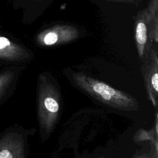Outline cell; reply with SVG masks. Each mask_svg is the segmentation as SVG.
Segmentation results:
<instances>
[{
  "mask_svg": "<svg viewBox=\"0 0 158 158\" xmlns=\"http://www.w3.org/2000/svg\"><path fill=\"white\" fill-rule=\"evenodd\" d=\"M73 80L81 89L110 107L122 110L138 109V103L133 97L103 82L81 73L74 74Z\"/></svg>",
  "mask_w": 158,
  "mask_h": 158,
  "instance_id": "6da1fadb",
  "label": "cell"
},
{
  "mask_svg": "<svg viewBox=\"0 0 158 158\" xmlns=\"http://www.w3.org/2000/svg\"><path fill=\"white\" fill-rule=\"evenodd\" d=\"M38 117L41 130L46 134L52 131L59 115V93L56 86L46 78L38 80Z\"/></svg>",
  "mask_w": 158,
  "mask_h": 158,
  "instance_id": "7a4b0ae2",
  "label": "cell"
},
{
  "mask_svg": "<svg viewBox=\"0 0 158 158\" xmlns=\"http://www.w3.org/2000/svg\"><path fill=\"white\" fill-rule=\"evenodd\" d=\"M27 136L22 128L11 126L0 133V158H26Z\"/></svg>",
  "mask_w": 158,
  "mask_h": 158,
  "instance_id": "3957f363",
  "label": "cell"
},
{
  "mask_svg": "<svg viewBox=\"0 0 158 158\" xmlns=\"http://www.w3.org/2000/svg\"><path fill=\"white\" fill-rule=\"evenodd\" d=\"M17 80V73L11 69L0 72V105L12 94Z\"/></svg>",
  "mask_w": 158,
  "mask_h": 158,
  "instance_id": "277c9868",
  "label": "cell"
},
{
  "mask_svg": "<svg viewBox=\"0 0 158 158\" xmlns=\"http://www.w3.org/2000/svg\"><path fill=\"white\" fill-rule=\"evenodd\" d=\"M23 54L21 48L12 43L8 38L0 36V60L14 62L22 59Z\"/></svg>",
  "mask_w": 158,
  "mask_h": 158,
  "instance_id": "5b68a950",
  "label": "cell"
},
{
  "mask_svg": "<svg viewBox=\"0 0 158 158\" xmlns=\"http://www.w3.org/2000/svg\"><path fill=\"white\" fill-rule=\"evenodd\" d=\"M136 38L138 44L144 45L146 41V27L143 22L138 23L136 30Z\"/></svg>",
  "mask_w": 158,
  "mask_h": 158,
  "instance_id": "8992f818",
  "label": "cell"
},
{
  "mask_svg": "<svg viewBox=\"0 0 158 158\" xmlns=\"http://www.w3.org/2000/svg\"><path fill=\"white\" fill-rule=\"evenodd\" d=\"M58 36L54 32H49L46 35L44 38V42L46 45H51L56 43Z\"/></svg>",
  "mask_w": 158,
  "mask_h": 158,
  "instance_id": "52a82bcc",
  "label": "cell"
}]
</instances>
